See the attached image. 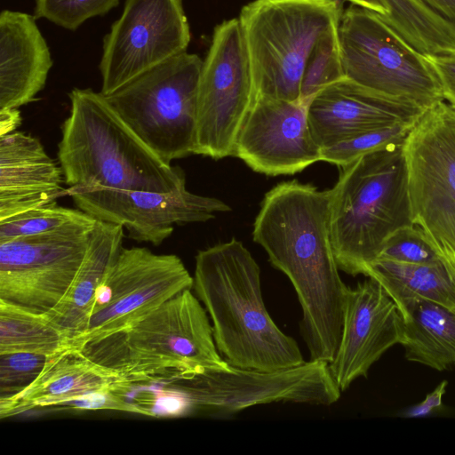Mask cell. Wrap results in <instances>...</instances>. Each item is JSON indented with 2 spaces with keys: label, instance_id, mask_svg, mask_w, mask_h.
<instances>
[{
  "label": "cell",
  "instance_id": "6da1fadb",
  "mask_svg": "<svg viewBox=\"0 0 455 455\" xmlns=\"http://www.w3.org/2000/svg\"><path fill=\"white\" fill-rule=\"evenodd\" d=\"M331 195L297 180L278 183L265 194L252 230L296 291L310 360L328 363L338 348L347 289L331 241Z\"/></svg>",
  "mask_w": 455,
  "mask_h": 455
},
{
  "label": "cell",
  "instance_id": "7a4b0ae2",
  "mask_svg": "<svg viewBox=\"0 0 455 455\" xmlns=\"http://www.w3.org/2000/svg\"><path fill=\"white\" fill-rule=\"evenodd\" d=\"M192 289L209 315L217 348L230 365L273 371L306 362L296 340L269 315L259 266L241 241L232 238L199 251Z\"/></svg>",
  "mask_w": 455,
  "mask_h": 455
},
{
  "label": "cell",
  "instance_id": "3957f363",
  "mask_svg": "<svg viewBox=\"0 0 455 455\" xmlns=\"http://www.w3.org/2000/svg\"><path fill=\"white\" fill-rule=\"evenodd\" d=\"M70 113L61 125L58 160L68 187L172 193L186 188L183 171L165 163L124 122L105 95L69 92Z\"/></svg>",
  "mask_w": 455,
  "mask_h": 455
},
{
  "label": "cell",
  "instance_id": "277c9868",
  "mask_svg": "<svg viewBox=\"0 0 455 455\" xmlns=\"http://www.w3.org/2000/svg\"><path fill=\"white\" fill-rule=\"evenodd\" d=\"M129 383L167 382L231 368L215 344L209 315L191 289L131 327L79 348Z\"/></svg>",
  "mask_w": 455,
  "mask_h": 455
},
{
  "label": "cell",
  "instance_id": "5b68a950",
  "mask_svg": "<svg viewBox=\"0 0 455 455\" xmlns=\"http://www.w3.org/2000/svg\"><path fill=\"white\" fill-rule=\"evenodd\" d=\"M331 192V241L339 268L365 275L388 236L413 224L403 144L339 166Z\"/></svg>",
  "mask_w": 455,
  "mask_h": 455
},
{
  "label": "cell",
  "instance_id": "8992f818",
  "mask_svg": "<svg viewBox=\"0 0 455 455\" xmlns=\"http://www.w3.org/2000/svg\"><path fill=\"white\" fill-rule=\"evenodd\" d=\"M339 0H253L239 14L256 100L300 101L304 69L318 40L339 25Z\"/></svg>",
  "mask_w": 455,
  "mask_h": 455
},
{
  "label": "cell",
  "instance_id": "52a82bcc",
  "mask_svg": "<svg viewBox=\"0 0 455 455\" xmlns=\"http://www.w3.org/2000/svg\"><path fill=\"white\" fill-rule=\"evenodd\" d=\"M203 60L184 52L105 96L131 130L161 159L194 154Z\"/></svg>",
  "mask_w": 455,
  "mask_h": 455
},
{
  "label": "cell",
  "instance_id": "ba28073f",
  "mask_svg": "<svg viewBox=\"0 0 455 455\" xmlns=\"http://www.w3.org/2000/svg\"><path fill=\"white\" fill-rule=\"evenodd\" d=\"M339 38L347 79L425 109L444 101L427 56L409 44L378 13L351 4L342 12Z\"/></svg>",
  "mask_w": 455,
  "mask_h": 455
},
{
  "label": "cell",
  "instance_id": "9c48e42d",
  "mask_svg": "<svg viewBox=\"0 0 455 455\" xmlns=\"http://www.w3.org/2000/svg\"><path fill=\"white\" fill-rule=\"evenodd\" d=\"M412 221L441 260L455 268V108H427L403 143Z\"/></svg>",
  "mask_w": 455,
  "mask_h": 455
},
{
  "label": "cell",
  "instance_id": "30bf717a",
  "mask_svg": "<svg viewBox=\"0 0 455 455\" xmlns=\"http://www.w3.org/2000/svg\"><path fill=\"white\" fill-rule=\"evenodd\" d=\"M171 384L185 399L188 412L220 419L271 403L331 405L341 394L329 363L311 360L273 371L231 366L228 371H205Z\"/></svg>",
  "mask_w": 455,
  "mask_h": 455
},
{
  "label": "cell",
  "instance_id": "8fae6325",
  "mask_svg": "<svg viewBox=\"0 0 455 455\" xmlns=\"http://www.w3.org/2000/svg\"><path fill=\"white\" fill-rule=\"evenodd\" d=\"M256 101L249 55L238 18L213 31L203 60L194 155L235 156L243 124Z\"/></svg>",
  "mask_w": 455,
  "mask_h": 455
},
{
  "label": "cell",
  "instance_id": "7c38bea8",
  "mask_svg": "<svg viewBox=\"0 0 455 455\" xmlns=\"http://www.w3.org/2000/svg\"><path fill=\"white\" fill-rule=\"evenodd\" d=\"M192 286L193 276L179 256L123 247L97 290L83 333L69 346L80 348L127 329Z\"/></svg>",
  "mask_w": 455,
  "mask_h": 455
},
{
  "label": "cell",
  "instance_id": "4fadbf2b",
  "mask_svg": "<svg viewBox=\"0 0 455 455\" xmlns=\"http://www.w3.org/2000/svg\"><path fill=\"white\" fill-rule=\"evenodd\" d=\"M96 219L0 241V301L46 314L68 291Z\"/></svg>",
  "mask_w": 455,
  "mask_h": 455
},
{
  "label": "cell",
  "instance_id": "5bb4252c",
  "mask_svg": "<svg viewBox=\"0 0 455 455\" xmlns=\"http://www.w3.org/2000/svg\"><path fill=\"white\" fill-rule=\"evenodd\" d=\"M190 28L182 0H125L123 12L103 40L100 92L118 88L187 52Z\"/></svg>",
  "mask_w": 455,
  "mask_h": 455
},
{
  "label": "cell",
  "instance_id": "9a60e30c",
  "mask_svg": "<svg viewBox=\"0 0 455 455\" xmlns=\"http://www.w3.org/2000/svg\"><path fill=\"white\" fill-rule=\"evenodd\" d=\"M78 209L96 220L118 224L129 238L160 245L174 226L205 222L216 212H230L222 200L189 192L187 188L172 193L75 186L67 188Z\"/></svg>",
  "mask_w": 455,
  "mask_h": 455
},
{
  "label": "cell",
  "instance_id": "2e32d148",
  "mask_svg": "<svg viewBox=\"0 0 455 455\" xmlns=\"http://www.w3.org/2000/svg\"><path fill=\"white\" fill-rule=\"evenodd\" d=\"M308 105L257 98L238 136L235 156L268 176L292 175L321 161L322 148L308 124Z\"/></svg>",
  "mask_w": 455,
  "mask_h": 455
},
{
  "label": "cell",
  "instance_id": "e0dca14e",
  "mask_svg": "<svg viewBox=\"0 0 455 455\" xmlns=\"http://www.w3.org/2000/svg\"><path fill=\"white\" fill-rule=\"evenodd\" d=\"M403 334L400 309L382 285L368 277L355 288L347 287L340 338L335 355L329 363L330 373L339 389L366 377L370 368Z\"/></svg>",
  "mask_w": 455,
  "mask_h": 455
},
{
  "label": "cell",
  "instance_id": "ac0fdd59",
  "mask_svg": "<svg viewBox=\"0 0 455 455\" xmlns=\"http://www.w3.org/2000/svg\"><path fill=\"white\" fill-rule=\"evenodd\" d=\"M426 110L345 78L312 99L307 119L313 139L325 148L372 131L414 123Z\"/></svg>",
  "mask_w": 455,
  "mask_h": 455
},
{
  "label": "cell",
  "instance_id": "d6986e66",
  "mask_svg": "<svg viewBox=\"0 0 455 455\" xmlns=\"http://www.w3.org/2000/svg\"><path fill=\"white\" fill-rule=\"evenodd\" d=\"M132 386L116 372L66 346L47 356L38 376L19 394L0 399L1 419L39 408L65 406L94 395L124 392Z\"/></svg>",
  "mask_w": 455,
  "mask_h": 455
},
{
  "label": "cell",
  "instance_id": "ffe728a7",
  "mask_svg": "<svg viewBox=\"0 0 455 455\" xmlns=\"http://www.w3.org/2000/svg\"><path fill=\"white\" fill-rule=\"evenodd\" d=\"M62 169L40 140L21 132L0 136V220L68 196Z\"/></svg>",
  "mask_w": 455,
  "mask_h": 455
},
{
  "label": "cell",
  "instance_id": "44dd1931",
  "mask_svg": "<svg viewBox=\"0 0 455 455\" xmlns=\"http://www.w3.org/2000/svg\"><path fill=\"white\" fill-rule=\"evenodd\" d=\"M52 60L35 16L0 13V109L18 108L36 100L46 84Z\"/></svg>",
  "mask_w": 455,
  "mask_h": 455
},
{
  "label": "cell",
  "instance_id": "7402d4cb",
  "mask_svg": "<svg viewBox=\"0 0 455 455\" xmlns=\"http://www.w3.org/2000/svg\"><path fill=\"white\" fill-rule=\"evenodd\" d=\"M124 236L123 226L97 220L68 291L45 314L68 337L69 343L83 333L97 290L120 253Z\"/></svg>",
  "mask_w": 455,
  "mask_h": 455
},
{
  "label": "cell",
  "instance_id": "603a6c76",
  "mask_svg": "<svg viewBox=\"0 0 455 455\" xmlns=\"http://www.w3.org/2000/svg\"><path fill=\"white\" fill-rule=\"evenodd\" d=\"M408 361L442 371L455 368V309L424 299L396 304Z\"/></svg>",
  "mask_w": 455,
  "mask_h": 455
},
{
  "label": "cell",
  "instance_id": "cb8c5ba5",
  "mask_svg": "<svg viewBox=\"0 0 455 455\" xmlns=\"http://www.w3.org/2000/svg\"><path fill=\"white\" fill-rule=\"evenodd\" d=\"M365 276L377 280L396 304L424 299L455 309V282L443 261L412 264L376 259Z\"/></svg>",
  "mask_w": 455,
  "mask_h": 455
},
{
  "label": "cell",
  "instance_id": "d4e9b609",
  "mask_svg": "<svg viewBox=\"0 0 455 455\" xmlns=\"http://www.w3.org/2000/svg\"><path fill=\"white\" fill-rule=\"evenodd\" d=\"M68 345V337L45 314L0 301V354L49 356Z\"/></svg>",
  "mask_w": 455,
  "mask_h": 455
},
{
  "label": "cell",
  "instance_id": "484cf974",
  "mask_svg": "<svg viewBox=\"0 0 455 455\" xmlns=\"http://www.w3.org/2000/svg\"><path fill=\"white\" fill-rule=\"evenodd\" d=\"M339 26L323 35L307 61L300 88V101L309 104L323 88L345 79Z\"/></svg>",
  "mask_w": 455,
  "mask_h": 455
},
{
  "label": "cell",
  "instance_id": "4316f807",
  "mask_svg": "<svg viewBox=\"0 0 455 455\" xmlns=\"http://www.w3.org/2000/svg\"><path fill=\"white\" fill-rule=\"evenodd\" d=\"M92 217L80 209L63 207L55 202L0 220V241L61 229Z\"/></svg>",
  "mask_w": 455,
  "mask_h": 455
},
{
  "label": "cell",
  "instance_id": "83f0119b",
  "mask_svg": "<svg viewBox=\"0 0 455 455\" xmlns=\"http://www.w3.org/2000/svg\"><path fill=\"white\" fill-rule=\"evenodd\" d=\"M416 122L385 127L322 148L321 161L339 167L367 153L391 145L403 144Z\"/></svg>",
  "mask_w": 455,
  "mask_h": 455
},
{
  "label": "cell",
  "instance_id": "f1b7e54d",
  "mask_svg": "<svg viewBox=\"0 0 455 455\" xmlns=\"http://www.w3.org/2000/svg\"><path fill=\"white\" fill-rule=\"evenodd\" d=\"M118 4L119 0H36L34 16L76 30L87 20L108 13Z\"/></svg>",
  "mask_w": 455,
  "mask_h": 455
},
{
  "label": "cell",
  "instance_id": "f546056e",
  "mask_svg": "<svg viewBox=\"0 0 455 455\" xmlns=\"http://www.w3.org/2000/svg\"><path fill=\"white\" fill-rule=\"evenodd\" d=\"M377 259L412 264L442 261L421 229L414 223L392 233L385 241Z\"/></svg>",
  "mask_w": 455,
  "mask_h": 455
},
{
  "label": "cell",
  "instance_id": "4dcf8cb0",
  "mask_svg": "<svg viewBox=\"0 0 455 455\" xmlns=\"http://www.w3.org/2000/svg\"><path fill=\"white\" fill-rule=\"evenodd\" d=\"M47 356L30 353L0 354V399L26 388L44 368Z\"/></svg>",
  "mask_w": 455,
  "mask_h": 455
},
{
  "label": "cell",
  "instance_id": "1f68e13d",
  "mask_svg": "<svg viewBox=\"0 0 455 455\" xmlns=\"http://www.w3.org/2000/svg\"><path fill=\"white\" fill-rule=\"evenodd\" d=\"M427 58L440 83L444 101L455 108V49Z\"/></svg>",
  "mask_w": 455,
  "mask_h": 455
},
{
  "label": "cell",
  "instance_id": "d6a6232c",
  "mask_svg": "<svg viewBox=\"0 0 455 455\" xmlns=\"http://www.w3.org/2000/svg\"><path fill=\"white\" fill-rule=\"evenodd\" d=\"M448 382L443 380L425 399L406 409L403 416L405 418H422L432 414L443 405V397L445 394Z\"/></svg>",
  "mask_w": 455,
  "mask_h": 455
},
{
  "label": "cell",
  "instance_id": "836d02e7",
  "mask_svg": "<svg viewBox=\"0 0 455 455\" xmlns=\"http://www.w3.org/2000/svg\"><path fill=\"white\" fill-rule=\"evenodd\" d=\"M455 27V0H416Z\"/></svg>",
  "mask_w": 455,
  "mask_h": 455
},
{
  "label": "cell",
  "instance_id": "e575fe53",
  "mask_svg": "<svg viewBox=\"0 0 455 455\" xmlns=\"http://www.w3.org/2000/svg\"><path fill=\"white\" fill-rule=\"evenodd\" d=\"M20 123V112L18 108L0 109V136L15 132Z\"/></svg>",
  "mask_w": 455,
  "mask_h": 455
},
{
  "label": "cell",
  "instance_id": "d590c367",
  "mask_svg": "<svg viewBox=\"0 0 455 455\" xmlns=\"http://www.w3.org/2000/svg\"><path fill=\"white\" fill-rule=\"evenodd\" d=\"M352 4L365 8L378 13L380 17H384L387 13V10L382 0H346Z\"/></svg>",
  "mask_w": 455,
  "mask_h": 455
},
{
  "label": "cell",
  "instance_id": "8d00e7d4",
  "mask_svg": "<svg viewBox=\"0 0 455 455\" xmlns=\"http://www.w3.org/2000/svg\"><path fill=\"white\" fill-rule=\"evenodd\" d=\"M448 270L450 271V273H451V276H452V278H453V280L455 282V269H449L448 268Z\"/></svg>",
  "mask_w": 455,
  "mask_h": 455
}]
</instances>
